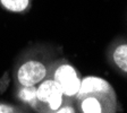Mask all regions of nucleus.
Segmentation results:
<instances>
[{"instance_id":"nucleus-3","label":"nucleus","mask_w":127,"mask_h":113,"mask_svg":"<svg viewBox=\"0 0 127 113\" xmlns=\"http://www.w3.org/2000/svg\"><path fill=\"white\" fill-rule=\"evenodd\" d=\"M48 76L59 85L65 98H76L82 83V75L70 61L59 57L52 63Z\"/></svg>"},{"instance_id":"nucleus-1","label":"nucleus","mask_w":127,"mask_h":113,"mask_svg":"<svg viewBox=\"0 0 127 113\" xmlns=\"http://www.w3.org/2000/svg\"><path fill=\"white\" fill-rule=\"evenodd\" d=\"M59 58V49L55 45L37 43L21 52L13 67L15 85L35 86L48 77L52 63Z\"/></svg>"},{"instance_id":"nucleus-2","label":"nucleus","mask_w":127,"mask_h":113,"mask_svg":"<svg viewBox=\"0 0 127 113\" xmlns=\"http://www.w3.org/2000/svg\"><path fill=\"white\" fill-rule=\"evenodd\" d=\"M75 103L77 112L81 113H114L118 110L112 85L104 78L93 75L82 77Z\"/></svg>"},{"instance_id":"nucleus-9","label":"nucleus","mask_w":127,"mask_h":113,"mask_svg":"<svg viewBox=\"0 0 127 113\" xmlns=\"http://www.w3.org/2000/svg\"><path fill=\"white\" fill-rule=\"evenodd\" d=\"M77 108L75 100H69V98H65L60 108L56 111V113H76Z\"/></svg>"},{"instance_id":"nucleus-8","label":"nucleus","mask_w":127,"mask_h":113,"mask_svg":"<svg viewBox=\"0 0 127 113\" xmlns=\"http://www.w3.org/2000/svg\"><path fill=\"white\" fill-rule=\"evenodd\" d=\"M27 109L23 105H16L13 103L0 101V113H24Z\"/></svg>"},{"instance_id":"nucleus-10","label":"nucleus","mask_w":127,"mask_h":113,"mask_svg":"<svg viewBox=\"0 0 127 113\" xmlns=\"http://www.w3.org/2000/svg\"><path fill=\"white\" fill-rule=\"evenodd\" d=\"M9 83H10L9 75H8V72H6V74L3 75V77L1 78V80H0V92H3V90H7Z\"/></svg>"},{"instance_id":"nucleus-5","label":"nucleus","mask_w":127,"mask_h":113,"mask_svg":"<svg viewBox=\"0 0 127 113\" xmlns=\"http://www.w3.org/2000/svg\"><path fill=\"white\" fill-rule=\"evenodd\" d=\"M108 60L118 71L127 76V41L117 40L108 49Z\"/></svg>"},{"instance_id":"nucleus-4","label":"nucleus","mask_w":127,"mask_h":113,"mask_svg":"<svg viewBox=\"0 0 127 113\" xmlns=\"http://www.w3.org/2000/svg\"><path fill=\"white\" fill-rule=\"evenodd\" d=\"M36 95L37 112L43 113H56L65 100L59 85L49 76L36 85Z\"/></svg>"},{"instance_id":"nucleus-6","label":"nucleus","mask_w":127,"mask_h":113,"mask_svg":"<svg viewBox=\"0 0 127 113\" xmlns=\"http://www.w3.org/2000/svg\"><path fill=\"white\" fill-rule=\"evenodd\" d=\"M15 98L26 109H31L37 112V95L35 86H23L15 85Z\"/></svg>"},{"instance_id":"nucleus-7","label":"nucleus","mask_w":127,"mask_h":113,"mask_svg":"<svg viewBox=\"0 0 127 113\" xmlns=\"http://www.w3.org/2000/svg\"><path fill=\"white\" fill-rule=\"evenodd\" d=\"M33 0H0V7L11 14L24 15L32 8Z\"/></svg>"}]
</instances>
